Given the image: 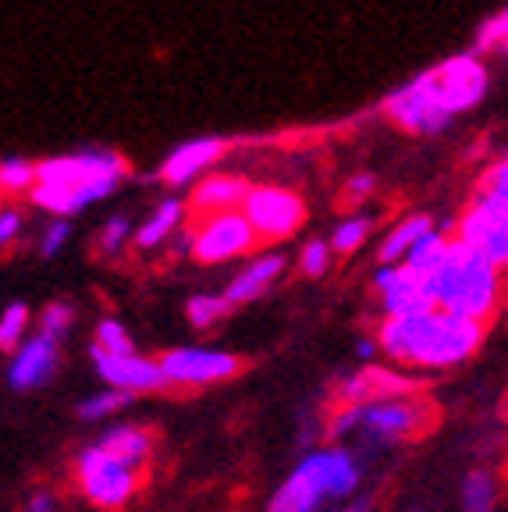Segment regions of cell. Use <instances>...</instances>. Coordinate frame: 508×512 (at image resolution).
<instances>
[{
  "label": "cell",
  "mask_w": 508,
  "mask_h": 512,
  "mask_svg": "<svg viewBox=\"0 0 508 512\" xmlns=\"http://www.w3.org/2000/svg\"><path fill=\"white\" fill-rule=\"evenodd\" d=\"M374 338L384 356L402 370H452L477 356L487 338V324L459 313L427 310L409 317H381Z\"/></svg>",
  "instance_id": "6da1fadb"
},
{
  "label": "cell",
  "mask_w": 508,
  "mask_h": 512,
  "mask_svg": "<svg viewBox=\"0 0 508 512\" xmlns=\"http://www.w3.org/2000/svg\"><path fill=\"white\" fill-rule=\"evenodd\" d=\"M423 285H427L434 310L459 313V317L480 320V324H491L505 303V271L455 235L445 264L430 278H423Z\"/></svg>",
  "instance_id": "7a4b0ae2"
},
{
  "label": "cell",
  "mask_w": 508,
  "mask_h": 512,
  "mask_svg": "<svg viewBox=\"0 0 508 512\" xmlns=\"http://www.w3.org/2000/svg\"><path fill=\"white\" fill-rule=\"evenodd\" d=\"M263 239L256 235V228L249 224V217L242 210H228V214H210L196 217L192 232L185 235V249L196 264H228L239 256L260 253Z\"/></svg>",
  "instance_id": "3957f363"
},
{
  "label": "cell",
  "mask_w": 508,
  "mask_h": 512,
  "mask_svg": "<svg viewBox=\"0 0 508 512\" xmlns=\"http://www.w3.org/2000/svg\"><path fill=\"white\" fill-rule=\"evenodd\" d=\"M75 484H79L82 498L93 502L96 509L118 512L139 491V470L125 466L100 441H93V445H86L75 456Z\"/></svg>",
  "instance_id": "277c9868"
},
{
  "label": "cell",
  "mask_w": 508,
  "mask_h": 512,
  "mask_svg": "<svg viewBox=\"0 0 508 512\" xmlns=\"http://www.w3.org/2000/svg\"><path fill=\"white\" fill-rule=\"evenodd\" d=\"M430 420H434V406L420 395L356 406V434H363L374 445H402V441L420 438Z\"/></svg>",
  "instance_id": "5b68a950"
},
{
  "label": "cell",
  "mask_w": 508,
  "mask_h": 512,
  "mask_svg": "<svg viewBox=\"0 0 508 512\" xmlns=\"http://www.w3.org/2000/svg\"><path fill=\"white\" fill-rule=\"evenodd\" d=\"M242 214L256 228V235L267 242H281L295 235L306 224V203L299 192L285 189V185H253Z\"/></svg>",
  "instance_id": "8992f818"
},
{
  "label": "cell",
  "mask_w": 508,
  "mask_h": 512,
  "mask_svg": "<svg viewBox=\"0 0 508 512\" xmlns=\"http://www.w3.org/2000/svg\"><path fill=\"white\" fill-rule=\"evenodd\" d=\"M171 388H207L242 374V360L235 352L224 349H203V345H182L160 356Z\"/></svg>",
  "instance_id": "52a82bcc"
},
{
  "label": "cell",
  "mask_w": 508,
  "mask_h": 512,
  "mask_svg": "<svg viewBox=\"0 0 508 512\" xmlns=\"http://www.w3.org/2000/svg\"><path fill=\"white\" fill-rule=\"evenodd\" d=\"M107 175L125 178L128 160L114 150H100V146H86L79 153H61V157H47L36 164V185H61V189H82V185Z\"/></svg>",
  "instance_id": "ba28073f"
},
{
  "label": "cell",
  "mask_w": 508,
  "mask_h": 512,
  "mask_svg": "<svg viewBox=\"0 0 508 512\" xmlns=\"http://www.w3.org/2000/svg\"><path fill=\"white\" fill-rule=\"evenodd\" d=\"M427 79L434 86L437 100L448 114H462L469 107H477L487 93V68L477 54H459L448 61L427 68Z\"/></svg>",
  "instance_id": "9c48e42d"
},
{
  "label": "cell",
  "mask_w": 508,
  "mask_h": 512,
  "mask_svg": "<svg viewBox=\"0 0 508 512\" xmlns=\"http://www.w3.org/2000/svg\"><path fill=\"white\" fill-rule=\"evenodd\" d=\"M384 114L395 121L402 132H413V136H434L452 121V114L441 107L434 86H430L427 72L416 75L413 82H405L402 89L384 100Z\"/></svg>",
  "instance_id": "30bf717a"
},
{
  "label": "cell",
  "mask_w": 508,
  "mask_h": 512,
  "mask_svg": "<svg viewBox=\"0 0 508 512\" xmlns=\"http://www.w3.org/2000/svg\"><path fill=\"white\" fill-rule=\"evenodd\" d=\"M420 388L423 381L405 374L402 367H359L356 374L334 384V402L338 406H370V402L388 399H413L420 395Z\"/></svg>",
  "instance_id": "8fae6325"
},
{
  "label": "cell",
  "mask_w": 508,
  "mask_h": 512,
  "mask_svg": "<svg viewBox=\"0 0 508 512\" xmlns=\"http://www.w3.org/2000/svg\"><path fill=\"white\" fill-rule=\"evenodd\" d=\"M89 360H93L96 374H100V381H104L107 388H118V392H128V395H135V399H139V395L171 388L160 360H150V356H143V352L111 356V352L89 345Z\"/></svg>",
  "instance_id": "7c38bea8"
},
{
  "label": "cell",
  "mask_w": 508,
  "mask_h": 512,
  "mask_svg": "<svg viewBox=\"0 0 508 512\" xmlns=\"http://www.w3.org/2000/svg\"><path fill=\"white\" fill-rule=\"evenodd\" d=\"M299 470L324 491L327 502H345L359 491L363 484V466L356 463L349 448L342 445H324V448H313L306 456L299 459Z\"/></svg>",
  "instance_id": "4fadbf2b"
},
{
  "label": "cell",
  "mask_w": 508,
  "mask_h": 512,
  "mask_svg": "<svg viewBox=\"0 0 508 512\" xmlns=\"http://www.w3.org/2000/svg\"><path fill=\"white\" fill-rule=\"evenodd\" d=\"M57 367H61V342L43 331L29 335L8 360V384L15 392H36L54 381Z\"/></svg>",
  "instance_id": "5bb4252c"
},
{
  "label": "cell",
  "mask_w": 508,
  "mask_h": 512,
  "mask_svg": "<svg viewBox=\"0 0 508 512\" xmlns=\"http://www.w3.org/2000/svg\"><path fill=\"white\" fill-rule=\"evenodd\" d=\"M374 292H377V299H381V317H409V313L434 310L423 278L402 264L381 267V271L374 274Z\"/></svg>",
  "instance_id": "9a60e30c"
},
{
  "label": "cell",
  "mask_w": 508,
  "mask_h": 512,
  "mask_svg": "<svg viewBox=\"0 0 508 512\" xmlns=\"http://www.w3.org/2000/svg\"><path fill=\"white\" fill-rule=\"evenodd\" d=\"M228 143L217 136H203V139H189V143L175 146L167 153L164 164H160V178L167 185H189L192 178H199L207 168H214L217 160L224 157Z\"/></svg>",
  "instance_id": "2e32d148"
},
{
  "label": "cell",
  "mask_w": 508,
  "mask_h": 512,
  "mask_svg": "<svg viewBox=\"0 0 508 512\" xmlns=\"http://www.w3.org/2000/svg\"><path fill=\"white\" fill-rule=\"evenodd\" d=\"M253 192V182H246L242 175H210L192 189L189 196V214L210 217V214H228V210H242Z\"/></svg>",
  "instance_id": "e0dca14e"
},
{
  "label": "cell",
  "mask_w": 508,
  "mask_h": 512,
  "mask_svg": "<svg viewBox=\"0 0 508 512\" xmlns=\"http://www.w3.org/2000/svg\"><path fill=\"white\" fill-rule=\"evenodd\" d=\"M281 271H285V256H281V253L253 256V260H249V264L228 281V288H224V299H228L231 306L253 303V299H260L263 292H267V288L281 278Z\"/></svg>",
  "instance_id": "ac0fdd59"
},
{
  "label": "cell",
  "mask_w": 508,
  "mask_h": 512,
  "mask_svg": "<svg viewBox=\"0 0 508 512\" xmlns=\"http://www.w3.org/2000/svg\"><path fill=\"white\" fill-rule=\"evenodd\" d=\"M100 445H104L114 459H121L125 466L143 470L153 456V431H146V427H139V424H121L100 434Z\"/></svg>",
  "instance_id": "d6986e66"
},
{
  "label": "cell",
  "mask_w": 508,
  "mask_h": 512,
  "mask_svg": "<svg viewBox=\"0 0 508 512\" xmlns=\"http://www.w3.org/2000/svg\"><path fill=\"white\" fill-rule=\"evenodd\" d=\"M324 502H327L324 491H320L317 484H313V480L295 466V470L278 484V491L270 495L267 512H320V505Z\"/></svg>",
  "instance_id": "ffe728a7"
},
{
  "label": "cell",
  "mask_w": 508,
  "mask_h": 512,
  "mask_svg": "<svg viewBox=\"0 0 508 512\" xmlns=\"http://www.w3.org/2000/svg\"><path fill=\"white\" fill-rule=\"evenodd\" d=\"M434 228H437V224L430 221L427 214H413V217H405V221H398L395 228L388 232V239L381 242V249H377V256H381V267L405 264L409 249H413L416 242L423 239V235L434 232Z\"/></svg>",
  "instance_id": "44dd1931"
},
{
  "label": "cell",
  "mask_w": 508,
  "mask_h": 512,
  "mask_svg": "<svg viewBox=\"0 0 508 512\" xmlns=\"http://www.w3.org/2000/svg\"><path fill=\"white\" fill-rule=\"evenodd\" d=\"M185 210H189V203L182 200H164L157 210H153L150 217H146L139 228H135V246L139 249H157L164 246L171 235H175V228L182 224Z\"/></svg>",
  "instance_id": "7402d4cb"
},
{
  "label": "cell",
  "mask_w": 508,
  "mask_h": 512,
  "mask_svg": "<svg viewBox=\"0 0 508 512\" xmlns=\"http://www.w3.org/2000/svg\"><path fill=\"white\" fill-rule=\"evenodd\" d=\"M498 498H501V488L491 470H469L466 477H462V488H459L462 512H494Z\"/></svg>",
  "instance_id": "603a6c76"
},
{
  "label": "cell",
  "mask_w": 508,
  "mask_h": 512,
  "mask_svg": "<svg viewBox=\"0 0 508 512\" xmlns=\"http://www.w3.org/2000/svg\"><path fill=\"white\" fill-rule=\"evenodd\" d=\"M448 249H452V239H448L441 228H434L430 235H423L420 242H416L413 249H409V256H405V264L413 274H420V278H430V274L437 271V267L445 264Z\"/></svg>",
  "instance_id": "cb8c5ba5"
},
{
  "label": "cell",
  "mask_w": 508,
  "mask_h": 512,
  "mask_svg": "<svg viewBox=\"0 0 508 512\" xmlns=\"http://www.w3.org/2000/svg\"><path fill=\"white\" fill-rule=\"evenodd\" d=\"M135 395H128V392H118V388H104V392H96V395H89V399H82L79 402V420H86V424H104V420H111L114 413H121V409L132 402Z\"/></svg>",
  "instance_id": "d4e9b609"
},
{
  "label": "cell",
  "mask_w": 508,
  "mask_h": 512,
  "mask_svg": "<svg viewBox=\"0 0 508 512\" xmlns=\"http://www.w3.org/2000/svg\"><path fill=\"white\" fill-rule=\"evenodd\" d=\"M231 313V303L224 296H210V292H199L185 303V317H189L192 328L210 331L214 324H221L224 317Z\"/></svg>",
  "instance_id": "484cf974"
},
{
  "label": "cell",
  "mask_w": 508,
  "mask_h": 512,
  "mask_svg": "<svg viewBox=\"0 0 508 512\" xmlns=\"http://www.w3.org/2000/svg\"><path fill=\"white\" fill-rule=\"evenodd\" d=\"M370 228H374V221L366 214H356V217H349V221H342L338 228H334V235H331V249L338 256H349V253H356L359 246L366 242V235H370Z\"/></svg>",
  "instance_id": "4316f807"
},
{
  "label": "cell",
  "mask_w": 508,
  "mask_h": 512,
  "mask_svg": "<svg viewBox=\"0 0 508 512\" xmlns=\"http://www.w3.org/2000/svg\"><path fill=\"white\" fill-rule=\"evenodd\" d=\"M0 185H4V192L8 196H18V192H25L29 196L32 189H36V164L25 157H4V168H0Z\"/></svg>",
  "instance_id": "83f0119b"
},
{
  "label": "cell",
  "mask_w": 508,
  "mask_h": 512,
  "mask_svg": "<svg viewBox=\"0 0 508 512\" xmlns=\"http://www.w3.org/2000/svg\"><path fill=\"white\" fill-rule=\"evenodd\" d=\"M25 331H29V306L25 303H8L4 317H0V349L15 352L25 342Z\"/></svg>",
  "instance_id": "f1b7e54d"
},
{
  "label": "cell",
  "mask_w": 508,
  "mask_h": 512,
  "mask_svg": "<svg viewBox=\"0 0 508 512\" xmlns=\"http://www.w3.org/2000/svg\"><path fill=\"white\" fill-rule=\"evenodd\" d=\"M93 345L96 349H104V352H111V356H128V352H135V345H132V335H128L125 328H121L118 320H100L96 324V331H93Z\"/></svg>",
  "instance_id": "f546056e"
},
{
  "label": "cell",
  "mask_w": 508,
  "mask_h": 512,
  "mask_svg": "<svg viewBox=\"0 0 508 512\" xmlns=\"http://www.w3.org/2000/svg\"><path fill=\"white\" fill-rule=\"evenodd\" d=\"M331 253H334L331 242H324V239L306 242L299 253V271L306 274V278H320V274L331 267Z\"/></svg>",
  "instance_id": "4dcf8cb0"
},
{
  "label": "cell",
  "mask_w": 508,
  "mask_h": 512,
  "mask_svg": "<svg viewBox=\"0 0 508 512\" xmlns=\"http://www.w3.org/2000/svg\"><path fill=\"white\" fill-rule=\"evenodd\" d=\"M72 324H75V310L68 303H50L47 310L40 313V331L50 338H57V342L72 331Z\"/></svg>",
  "instance_id": "1f68e13d"
},
{
  "label": "cell",
  "mask_w": 508,
  "mask_h": 512,
  "mask_svg": "<svg viewBox=\"0 0 508 512\" xmlns=\"http://www.w3.org/2000/svg\"><path fill=\"white\" fill-rule=\"evenodd\" d=\"M508 43V8L498 11L494 18H487L477 32V54H487V50H501Z\"/></svg>",
  "instance_id": "d6a6232c"
},
{
  "label": "cell",
  "mask_w": 508,
  "mask_h": 512,
  "mask_svg": "<svg viewBox=\"0 0 508 512\" xmlns=\"http://www.w3.org/2000/svg\"><path fill=\"white\" fill-rule=\"evenodd\" d=\"M128 235H132V224H128V217L114 214L111 221L104 224V232H100V249H104V253H118V249L128 242Z\"/></svg>",
  "instance_id": "836d02e7"
},
{
  "label": "cell",
  "mask_w": 508,
  "mask_h": 512,
  "mask_svg": "<svg viewBox=\"0 0 508 512\" xmlns=\"http://www.w3.org/2000/svg\"><path fill=\"white\" fill-rule=\"evenodd\" d=\"M72 239V224L68 221H54L47 228V232H43V239H40V253L43 256H57L64 249V242Z\"/></svg>",
  "instance_id": "e575fe53"
},
{
  "label": "cell",
  "mask_w": 508,
  "mask_h": 512,
  "mask_svg": "<svg viewBox=\"0 0 508 512\" xmlns=\"http://www.w3.org/2000/svg\"><path fill=\"white\" fill-rule=\"evenodd\" d=\"M18 228H22V210L18 207H4L0 210V242H4V249L15 242V235H18Z\"/></svg>",
  "instance_id": "d590c367"
},
{
  "label": "cell",
  "mask_w": 508,
  "mask_h": 512,
  "mask_svg": "<svg viewBox=\"0 0 508 512\" xmlns=\"http://www.w3.org/2000/svg\"><path fill=\"white\" fill-rule=\"evenodd\" d=\"M505 185H508V153L498 164H491L484 171V178H480V189H505Z\"/></svg>",
  "instance_id": "8d00e7d4"
},
{
  "label": "cell",
  "mask_w": 508,
  "mask_h": 512,
  "mask_svg": "<svg viewBox=\"0 0 508 512\" xmlns=\"http://www.w3.org/2000/svg\"><path fill=\"white\" fill-rule=\"evenodd\" d=\"M374 175H356V178H349V185H345V200L349 203H359V200H366L370 192H374Z\"/></svg>",
  "instance_id": "74e56055"
},
{
  "label": "cell",
  "mask_w": 508,
  "mask_h": 512,
  "mask_svg": "<svg viewBox=\"0 0 508 512\" xmlns=\"http://www.w3.org/2000/svg\"><path fill=\"white\" fill-rule=\"evenodd\" d=\"M57 502L50 491H36V495H29V502H25V512H54Z\"/></svg>",
  "instance_id": "f35d334b"
},
{
  "label": "cell",
  "mask_w": 508,
  "mask_h": 512,
  "mask_svg": "<svg viewBox=\"0 0 508 512\" xmlns=\"http://www.w3.org/2000/svg\"><path fill=\"white\" fill-rule=\"evenodd\" d=\"M342 512H370V498H352Z\"/></svg>",
  "instance_id": "ab89813d"
}]
</instances>
